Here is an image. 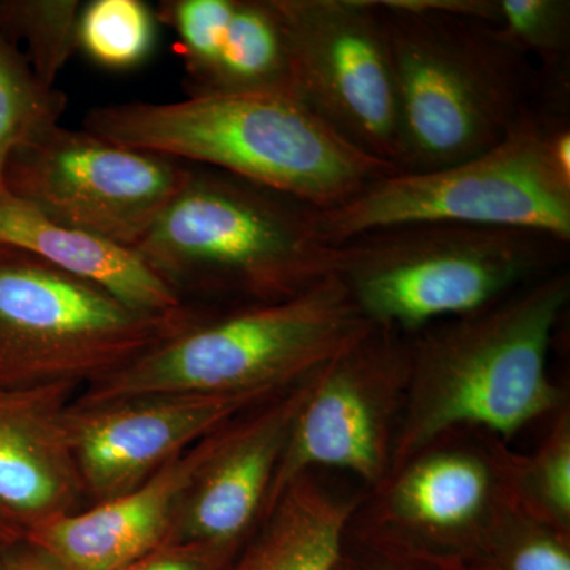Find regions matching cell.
Returning <instances> with one entry per match:
<instances>
[{
    "label": "cell",
    "instance_id": "obj_1",
    "mask_svg": "<svg viewBox=\"0 0 570 570\" xmlns=\"http://www.w3.org/2000/svg\"><path fill=\"white\" fill-rule=\"evenodd\" d=\"M569 299L562 268L412 335L390 474L450 431H485L509 444L568 406V393L551 381L549 356Z\"/></svg>",
    "mask_w": 570,
    "mask_h": 570
},
{
    "label": "cell",
    "instance_id": "obj_2",
    "mask_svg": "<svg viewBox=\"0 0 570 570\" xmlns=\"http://www.w3.org/2000/svg\"><path fill=\"white\" fill-rule=\"evenodd\" d=\"M85 130L127 148L205 165L328 212L395 174L360 151L294 94L189 96L92 108Z\"/></svg>",
    "mask_w": 570,
    "mask_h": 570
},
{
    "label": "cell",
    "instance_id": "obj_3",
    "mask_svg": "<svg viewBox=\"0 0 570 570\" xmlns=\"http://www.w3.org/2000/svg\"><path fill=\"white\" fill-rule=\"evenodd\" d=\"M134 249L184 303L189 295L232 307L281 302L335 268L318 209L195 164H187L178 193Z\"/></svg>",
    "mask_w": 570,
    "mask_h": 570
},
{
    "label": "cell",
    "instance_id": "obj_4",
    "mask_svg": "<svg viewBox=\"0 0 570 570\" xmlns=\"http://www.w3.org/2000/svg\"><path fill=\"white\" fill-rule=\"evenodd\" d=\"M379 3L400 108L397 171L438 170L498 145L538 92L532 59L490 22Z\"/></svg>",
    "mask_w": 570,
    "mask_h": 570
},
{
    "label": "cell",
    "instance_id": "obj_5",
    "mask_svg": "<svg viewBox=\"0 0 570 570\" xmlns=\"http://www.w3.org/2000/svg\"><path fill=\"white\" fill-rule=\"evenodd\" d=\"M374 325L340 277L281 302L230 307L81 390L78 406L159 393L279 395L365 337Z\"/></svg>",
    "mask_w": 570,
    "mask_h": 570
},
{
    "label": "cell",
    "instance_id": "obj_6",
    "mask_svg": "<svg viewBox=\"0 0 570 570\" xmlns=\"http://www.w3.org/2000/svg\"><path fill=\"white\" fill-rule=\"evenodd\" d=\"M460 223L540 232L570 243L569 92L538 89L493 148L438 170L395 171L318 212L326 245L390 225Z\"/></svg>",
    "mask_w": 570,
    "mask_h": 570
},
{
    "label": "cell",
    "instance_id": "obj_7",
    "mask_svg": "<svg viewBox=\"0 0 570 570\" xmlns=\"http://www.w3.org/2000/svg\"><path fill=\"white\" fill-rule=\"evenodd\" d=\"M335 247L340 277L379 328L412 336L466 316L564 268L570 243L540 232L460 223L390 225Z\"/></svg>",
    "mask_w": 570,
    "mask_h": 570
},
{
    "label": "cell",
    "instance_id": "obj_8",
    "mask_svg": "<svg viewBox=\"0 0 570 570\" xmlns=\"http://www.w3.org/2000/svg\"><path fill=\"white\" fill-rule=\"evenodd\" d=\"M204 314H149L36 255L0 243V389L85 390Z\"/></svg>",
    "mask_w": 570,
    "mask_h": 570
},
{
    "label": "cell",
    "instance_id": "obj_9",
    "mask_svg": "<svg viewBox=\"0 0 570 570\" xmlns=\"http://www.w3.org/2000/svg\"><path fill=\"white\" fill-rule=\"evenodd\" d=\"M186 171L181 160L52 124L11 153L2 187L52 220L134 249Z\"/></svg>",
    "mask_w": 570,
    "mask_h": 570
},
{
    "label": "cell",
    "instance_id": "obj_10",
    "mask_svg": "<svg viewBox=\"0 0 570 570\" xmlns=\"http://www.w3.org/2000/svg\"><path fill=\"white\" fill-rule=\"evenodd\" d=\"M292 94L360 151L400 165V108L379 0H273Z\"/></svg>",
    "mask_w": 570,
    "mask_h": 570
},
{
    "label": "cell",
    "instance_id": "obj_11",
    "mask_svg": "<svg viewBox=\"0 0 570 570\" xmlns=\"http://www.w3.org/2000/svg\"><path fill=\"white\" fill-rule=\"evenodd\" d=\"M411 336L374 326L317 371L295 420L266 513L314 468L351 472L371 491L389 478L409 382Z\"/></svg>",
    "mask_w": 570,
    "mask_h": 570
},
{
    "label": "cell",
    "instance_id": "obj_12",
    "mask_svg": "<svg viewBox=\"0 0 570 570\" xmlns=\"http://www.w3.org/2000/svg\"><path fill=\"white\" fill-rule=\"evenodd\" d=\"M521 453L480 430L450 431L363 499L352 524L404 547H478L520 504Z\"/></svg>",
    "mask_w": 570,
    "mask_h": 570
},
{
    "label": "cell",
    "instance_id": "obj_13",
    "mask_svg": "<svg viewBox=\"0 0 570 570\" xmlns=\"http://www.w3.org/2000/svg\"><path fill=\"white\" fill-rule=\"evenodd\" d=\"M273 396L159 393L91 406L71 401L66 431L86 505L137 489L202 439Z\"/></svg>",
    "mask_w": 570,
    "mask_h": 570
},
{
    "label": "cell",
    "instance_id": "obj_14",
    "mask_svg": "<svg viewBox=\"0 0 570 570\" xmlns=\"http://www.w3.org/2000/svg\"><path fill=\"white\" fill-rule=\"evenodd\" d=\"M316 373L219 428L184 491L167 542L238 553L261 527L295 420Z\"/></svg>",
    "mask_w": 570,
    "mask_h": 570
},
{
    "label": "cell",
    "instance_id": "obj_15",
    "mask_svg": "<svg viewBox=\"0 0 570 570\" xmlns=\"http://www.w3.org/2000/svg\"><path fill=\"white\" fill-rule=\"evenodd\" d=\"M78 389H0V509L26 534L86 508L66 431Z\"/></svg>",
    "mask_w": 570,
    "mask_h": 570
},
{
    "label": "cell",
    "instance_id": "obj_16",
    "mask_svg": "<svg viewBox=\"0 0 570 570\" xmlns=\"http://www.w3.org/2000/svg\"><path fill=\"white\" fill-rule=\"evenodd\" d=\"M216 431L137 489L52 520L26 539L67 570L122 569L167 542L179 501Z\"/></svg>",
    "mask_w": 570,
    "mask_h": 570
},
{
    "label": "cell",
    "instance_id": "obj_17",
    "mask_svg": "<svg viewBox=\"0 0 570 570\" xmlns=\"http://www.w3.org/2000/svg\"><path fill=\"white\" fill-rule=\"evenodd\" d=\"M0 243L36 255L142 313L174 314L190 306L142 262L137 250L52 220L3 187Z\"/></svg>",
    "mask_w": 570,
    "mask_h": 570
},
{
    "label": "cell",
    "instance_id": "obj_18",
    "mask_svg": "<svg viewBox=\"0 0 570 570\" xmlns=\"http://www.w3.org/2000/svg\"><path fill=\"white\" fill-rule=\"evenodd\" d=\"M360 497L326 490L311 472L294 480L227 570H337Z\"/></svg>",
    "mask_w": 570,
    "mask_h": 570
},
{
    "label": "cell",
    "instance_id": "obj_19",
    "mask_svg": "<svg viewBox=\"0 0 570 570\" xmlns=\"http://www.w3.org/2000/svg\"><path fill=\"white\" fill-rule=\"evenodd\" d=\"M189 92L292 94L287 37L273 0H235L216 58Z\"/></svg>",
    "mask_w": 570,
    "mask_h": 570
},
{
    "label": "cell",
    "instance_id": "obj_20",
    "mask_svg": "<svg viewBox=\"0 0 570 570\" xmlns=\"http://www.w3.org/2000/svg\"><path fill=\"white\" fill-rule=\"evenodd\" d=\"M78 0H0V33L20 48L39 80L55 88L78 48Z\"/></svg>",
    "mask_w": 570,
    "mask_h": 570
},
{
    "label": "cell",
    "instance_id": "obj_21",
    "mask_svg": "<svg viewBox=\"0 0 570 570\" xmlns=\"http://www.w3.org/2000/svg\"><path fill=\"white\" fill-rule=\"evenodd\" d=\"M66 108V94L43 85L21 48L0 33V187L11 153L59 124Z\"/></svg>",
    "mask_w": 570,
    "mask_h": 570
},
{
    "label": "cell",
    "instance_id": "obj_22",
    "mask_svg": "<svg viewBox=\"0 0 570 570\" xmlns=\"http://www.w3.org/2000/svg\"><path fill=\"white\" fill-rule=\"evenodd\" d=\"M157 22L141 0H94L81 9L78 48L104 69H135L151 56Z\"/></svg>",
    "mask_w": 570,
    "mask_h": 570
},
{
    "label": "cell",
    "instance_id": "obj_23",
    "mask_svg": "<svg viewBox=\"0 0 570 570\" xmlns=\"http://www.w3.org/2000/svg\"><path fill=\"white\" fill-rule=\"evenodd\" d=\"M498 29L512 47L540 61L539 80L569 82V0H499Z\"/></svg>",
    "mask_w": 570,
    "mask_h": 570
},
{
    "label": "cell",
    "instance_id": "obj_24",
    "mask_svg": "<svg viewBox=\"0 0 570 570\" xmlns=\"http://www.w3.org/2000/svg\"><path fill=\"white\" fill-rule=\"evenodd\" d=\"M520 502L535 519L570 532V409L551 420L538 449L521 455Z\"/></svg>",
    "mask_w": 570,
    "mask_h": 570
},
{
    "label": "cell",
    "instance_id": "obj_25",
    "mask_svg": "<svg viewBox=\"0 0 570 570\" xmlns=\"http://www.w3.org/2000/svg\"><path fill=\"white\" fill-rule=\"evenodd\" d=\"M235 0H164L157 6V21L176 36L189 88L204 77L227 31Z\"/></svg>",
    "mask_w": 570,
    "mask_h": 570
},
{
    "label": "cell",
    "instance_id": "obj_26",
    "mask_svg": "<svg viewBox=\"0 0 570 570\" xmlns=\"http://www.w3.org/2000/svg\"><path fill=\"white\" fill-rule=\"evenodd\" d=\"M238 553L202 543L165 542L119 570H227Z\"/></svg>",
    "mask_w": 570,
    "mask_h": 570
},
{
    "label": "cell",
    "instance_id": "obj_27",
    "mask_svg": "<svg viewBox=\"0 0 570 570\" xmlns=\"http://www.w3.org/2000/svg\"><path fill=\"white\" fill-rule=\"evenodd\" d=\"M0 570H67L31 540L22 539L0 553Z\"/></svg>",
    "mask_w": 570,
    "mask_h": 570
},
{
    "label": "cell",
    "instance_id": "obj_28",
    "mask_svg": "<svg viewBox=\"0 0 570 570\" xmlns=\"http://www.w3.org/2000/svg\"><path fill=\"white\" fill-rule=\"evenodd\" d=\"M24 538V528L0 509V553Z\"/></svg>",
    "mask_w": 570,
    "mask_h": 570
},
{
    "label": "cell",
    "instance_id": "obj_29",
    "mask_svg": "<svg viewBox=\"0 0 570 570\" xmlns=\"http://www.w3.org/2000/svg\"><path fill=\"white\" fill-rule=\"evenodd\" d=\"M366 570H403L397 568L395 562H384V564H371Z\"/></svg>",
    "mask_w": 570,
    "mask_h": 570
}]
</instances>
